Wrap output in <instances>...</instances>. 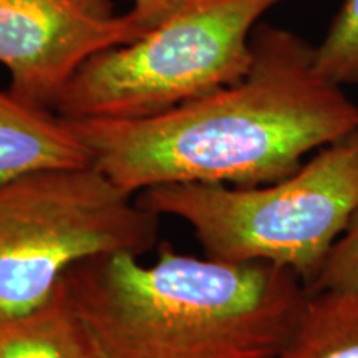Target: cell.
I'll use <instances>...</instances> for the list:
<instances>
[{
    "mask_svg": "<svg viewBox=\"0 0 358 358\" xmlns=\"http://www.w3.org/2000/svg\"><path fill=\"white\" fill-rule=\"evenodd\" d=\"M92 164L69 120L0 92V179L47 168Z\"/></svg>",
    "mask_w": 358,
    "mask_h": 358,
    "instance_id": "7",
    "label": "cell"
},
{
    "mask_svg": "<svg viewBox=\"0 0 358 358\" xmlns=\"http://www.w3.org/2000/svg\"><path fill=\"white\" fill-rule=\"evenodd\" d=\"M138 201L186 222L208 257L275 264L307 287L358 211V127L268 185H164Z\"/></svg>",
    "mask_w": 358,
    "mask_h": 358,
    "instance_id": "3",
    "label": "cell"
},
{
    "mask_svg": "<svg viewBox=\"0 0 358 358\" xmlns=\"http://www.w3.org/2000/svg\"><path fill=\"white\" fill-rule=\"evenodd\" d=\"M272 358H358V289L308 292L297 327Z\"/></svg>",
    "mask_w": 358,
    "mask_h": 358,
    "instance_id": "9",
    "label": "cell"
},
{
    "mask_svg": "<svg viewBox=\"0 0 358 358\" xmlns=\"http://www.w3.org/2000/svg\"><path fill=\"white\" fill-rule=\"evenodd\" d=\"M236 83L141 120L69 122L90 159L131 194L164 185L261 186L358 127V105L320 73L315 45L261 22Z\"/></svg>",
    "mask_w": 358,
    "mask_h": 358,
    "instance_id": "1",
    "label": "cell"
},
{
    "mask_svg": "<svg viewBox=\"0 0 358 358\" xmlns=\"http://www.w3.org/2000/svg\"><path fill=\"white\" fill-rule=\"evenodd\" d=\"M358 289V211L310 284L307 292Z\"/></svg>",
    "mask_w": 358,
    "mask_h": 358,
    "instance_id": "11",
    "label": "cell"
},
{
    "mask_svg": "<svg viewBox=\"0 0 358 358\" xmlns=\"http://www.w3.org/2000/svg\"><path fill=\"white\" fill-rule=\"evenodd\" d=\"M315 62L320 73L340 87L358 85V0H342L319 45Z\"/></svg>",
    "mask_w": 358,
    "mask_h": 358,
    "instance_id": "10",
    "label": "cell"
},
{
    "mask_svg": "<svg viewBox=\"0 0 358 358\" xmlns=\"http://www.w3.org/2000/svg\"><path fill=\"white\" fill-rule=\"evenodd\" d=\"M198 2L201 0H131V7L123 13L131 38L129 42L141 38L173 15Z\"/></svg>",
    "mask_w": 358,
    "mask_h": 358,
    "instance_id": "12",
    "label": "cell"
},
{
    "mask_svg": "<svg viewBox=\"0 0 358 358\" xmlns=\"http://www.w3.org/2000/svg\"><path fill=\"white\" fill-rule=\"evenodd\" d=\"M113 0H0V65L8 92L35 108L55 111L85 62L129 43Z\"/></svg>",
    "mask_w": 358,
    "mask_h": 358,
    "instance_id": "6",
    "label": "cell"
},
{
    "mask_svg": "<svg viewBox=\"0 0 358 358\" xmlns=\"http://www.w3.org/2000/svg\"><path fill=\"white\" fill-rule=\"evenodd\" d=\"M0 358H96L62 282L29 313L0 317Z\"/></svg>",
    "mask_w": 358,
    "mask_h": 358,
    "instance_id": "8",
    "label": "cell"
},
{
    "mask_svg": "<svg viewBox=\"0 0 358 358\" xmlns=\"http://www.w3.org/2000/svg\"><path fill=\"white\" fill-rule=\"evenodd\" d=\"M289 0H201L133 42L93 55L55 113L70 122L141 120L185 105L248 73L264 13Z\"/></svg>",
    "mask_w": 358,
    "mask_h": 358,
    "instance_id": "5",
    "label": "cell"
},
{
    "mask_svg": "<svg viewBox=\"0 0 358 358\" xmlns=\"http://www.w3.org/2000/svg\"><path fill=\"white\" fill-rule=\"evenodd\" d=\"M65 295L96 358H272L308 292L289 268L159 248L153 264L115 252L75 264Z\"/></svg>",
    "mask_w": 358,
    "mask_h": 358,
    "instance_id": "2",
    "label": "cell"
},
{
    "mask_svg": "<svg viewBox=\"0 0 358 358\" xmlns=\"http://www.w3.org/2000/svg\"><path fill=\"white\" fill-rule=\"evenodd\" d=\"M158 229L159 216L93 164L0 179V317L42 306L75 264L150 252Z\"/></svg>",
    "mask_w": 358,
    "mask_h": 358,
    "instance_id": "4",
    "label": "cell"
}]
</instances>
